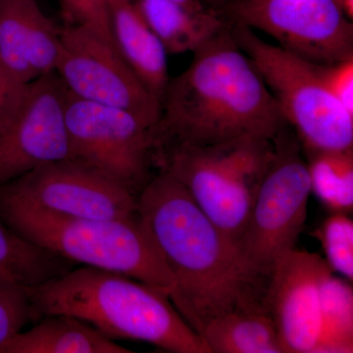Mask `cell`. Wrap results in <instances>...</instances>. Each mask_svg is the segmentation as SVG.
Here are the masks:
<instances>
[{"instance_id": "6da1fadb", "label": "cell", "mask_w": 353, "mask_h": 353, "mask_svg": "<svg viewBox=\"0 0 353 353\" xmlns=\"http://www.w3.org/2000/svg\"><path fill=\"white\" fill-rule=\"evenodd\" d=\"M169 80L154 128L157 148L212 145L234 139H274L287 125L277 102L229 24Z\"/></svg>"}, {"instance_id": "7a4b0ae2", "label": "cell", "mask_w": 353, "mask_h": 353, "mask_svg": "<svg viewBox=\"0 0 353 353\" xmlns=\"http://www.w3.org/2000/svg\"><path fill=\"white\" fill-rule=\"evenodd\" d=\"M138 214L175 279L169 299L199 336L229 311L266 310L243 275L233 241L170 174L158 171L148 181L138 196Z\"/></svg>"}, {"instance_id": "3957f363", "label": "cell", "mask_w": 353, "mask_h": 353, "mask_svg": "<svg viewBox=\"0 0 353 353\" xmlns=\"http://www.w3.org/2000/svg\"><path fill=\"white\" fill-rule=\"evenodd\" d=\"M25 289L39 319L68 315L111 340L145 341L176 353H210L168 294L122 274L85 266Z\"/></svg>"}, {"instance_id": "277c9868", "label": "cell", "mask_w": 353, "mask_h": 353, "mask_svg": "<svg viewBox=\"0 0 353 353\" xmlns=\"http://www.w3.org/2000/svg\"><path fill=\"white\" fill-rule=\"evenodd\" d=\"M0 219L16 234L73 263L103 269L170 296L175 279L139 214L121 219L64 217L0 199Z\"/></svg>"}, {"instance_id": "5b68a950", "label": "cell", "mask_w": 353, "mask_h": 353, "mask_svg": "<svg viewBox=\"0 0 353 353\" xmlns=\"http://www.w3.org/2000/svg\"><path fill=\"white\" fill-rule=\"evenodd\" d=\"M274 148V139L259 138L212 145L164 146L153 152V166L182 183L199 208L236 245Z\"/></svg>"}, {"instance_id": "8992f818", "label": "cell", "mask_w": 353, "mask_h": 353, "mask_svg": "<svg viewBox=\"0 0 353 353\" xmlns=\"http://www.w3.org/2000/svg\"><path fill=\"white\" fill-rule=\"evenodd\" d=\"M236 248L243 275L265 304L277 260L296 248L311 194L307 163L296 132L285 125Z\"/></svg>"}, {"instance_id": "52a82bcc", "label": "cell", "mask_w": 353, "mask_h": 353, "mask_svg": "<svg viewBox=\"0 0 353 353\" xmlns=\"http://www.w3.org/2000/svg\"><path fill=\"white\" fill-rule=\"evenodd\" d=\"M230 27L303 152L353 148V116L330 94L315 63L266 43L248 26L230 21Z\"/></svg>"}, {"instance_id": "ba28073f", "label": "cell", "mask_w": 353, "mask_h": 353, "mask_svg": "<svg viewBox=\"0 0 353 353\" xmlns=\"http://www.w3.org/2000/svg\"><path fill=\"white\" fill-rule=\"evenodd\" d=\"M65 123L71 159L138 196L154 168V125L131 111L83 101L68 92Z\"/></svg>"}, {"instance_id": "9c48e42d", "label": "cell", "mask_w": 353, "mask_h": 353, "mask_svg": "<svg viewBox=\"0 0 353 353\" xmlns=\"http://www.w3.org/2000/svg\"><path fill=\"white\" fill-rule=\"evenodd\" d=\"M218 10L312 63L353 58V27L339 0H233Z\"/></svg>"}, {"instance_id": "30bf717a", "label": "cell", "mask_w": 353, "mask_h": 353, "mask_svg": "<svg viewBox=\"0 0 353 353\" xmlns=\"http://www.w3.org/2000/svg\"><path fill=\"white\" fill-rule=\"evenodd\" d=\"M55 73L74 97L131 111L154 126L159 119L160 102L134 75L116 46L88 28H61Z\"/></svg>"}, {"instance_id": "8fae6325", "label": "cell", "mask_w": 353, "mask_h": 353, "mask_svg": "<svg viewBox=\"0 0 353 353\" xmlns=\"http://www.w3.org/2000/svg\"><path fill=\"white\" fill-rule=\"evenodd\" d=\"M0 199L64 217L121 219L138 214V196L73 159L43 165L6 183Z\"/></svg>"}, {"instance_id": "7c38bea8", "label": "cell", "mask_w": 353, "mask_h": 353, "mask_svg": "<svg viewBox=\"0 0 353 353\" xmlns=\"http://www.w3.org/2000/svg\"><path fill=\"white\" fill-rule=\"evenodd\" d=\"M66 99L55 72L28 85L19 110L0 136V187L38 167L71 159Z\"/></svg>"}, {"instance_id": "4fadbf2b", "label": "cell", "mask_w": 353, "mask_h": 353, "mask_svg": "<svg viewBox=\"0 0 353 353\" xmlns=\"http://www.w3.org/2000/svg\"><path fill=\"white\" fill-rule=\"evenodd\" d=\"M316 253L296 248L276 262L265 307L273 318L285 353H314L321 336L320 281L328 267Z\"/></svg>"}, {"instance_id": "5bb4252c", "label": "cell", "mask_w": 353, "mask_h": 353, "mask_svg": "<svg viewBox=\"0 0 353 353\" xmlns=\"http://www.w3.org/2000/svg\"><path fill=\"white\" fill-rule=\"evenodd\" d=\"M60 50L61 28L38 0H0V60L20 83L55 72Z\"/></svg>"}, {"instance_id": "9a60e30c", "label": "cell", "mask_w": 353, "mask_h": 353, "mask_svg": "<svg viewBox=\"0 0 353 353\" xmlns=\"http://www.w3.org/2000/svg\"><path fill=\"white\" fill-rule=\"evenodd\" d=\"M114 43L139 81L160 102L168 85V53L146 24L134 0H111Z\"/></svg>"}, {"instance_id": "2e32d148", "label": "cell", "mask_w": 353, "mask_h": 353, "mask_svg": "<svg viewBox=\"0 0 353 353\" xmlns=\"http://www.w3.org/2000/svg\"><path fill=\"white\" fill-rule=\"evenodd\" d=\"M139 13L168 54L194 52L229 20L217 9L194 10L173 0H134Z\"/></svg>"}, {"instance_id": "e0dca14e", "label": "cell", "mask_w": 353, "mask_h": 353, "mask_svg": "<svg viewBox=\"0 0 353 353\" xmlns=\"http://www.w3.org/2000/svg\"><path fill=\"white\" fill-rule=\"evenodd\" d=\"M90 324L72 316L46 315L0 347V353H130Z\"/></svg>"}, {"instance_id": "ac0fdd59", "label": "cell", "mask_w": 353, "mask_h": 353, "mask_svg": "<svg viewBox=\"0 0 353 353\" xmlns=\"http://www.w3.org/2000/svg\"><path fill=\"white\" fill-rule=\"evenodd\" d=\"M210 353H285L273 318L263 309H236L206 325L201 334Z\"/></svg>"}, {"instance_id": "d6986e66", "label": "cell", "mask_w": 353, "mask_h": 353, "mask_svg": "<svg viewBox=\"0 0 353 353\" xmlns=\"http://www.w3.org/2000/svg\"><path fill=\"white\" fill-rule=\"evenodd\" d=\"M70 263L25 240L0 219V285L34 287L67 273Z\"/></svg>"}, {"instance_id": "ffe728a7", "label": "cell", "mask_w": 353, "mask_h": 353, "mask_svg": "<svg viewBox=\"0 0 353 353\" xmlns=\"http://www.w3.org/2000/svg\"><path fill=\"white\" fill-rule=\"evenodd\" d=\"M303 153L311 192L333 213L350 214L353 208V148Z\"/></svg>"}, {"instance_id": "44dd1931", "label": "cell", "mask_w": 353, "mask_h": 353, "mask_svg": "<svg viewBox=\"0 0 353 353\" xmlns=\"http://www.w3.org/2000/svg\"><path fill=\"white\" fill-rule=\"evenodd\" d=\"M321 336L314 353L353 352V290L330 267L320 281Z\"/></svg>"}, {"instance_id": "7402d4cb", "label": "cell", "mask_w": 353, "mask_h": 353, "mask_svg": "<svg viewBox=\"0 0 353 353\" xmlns=\"http://www.w3.org/2000/svg\"><path fill=\"white\" fill-rule=\"evenodd\" d=\"M321 241L332 271L352 282L353 279V222L347 214L333 213L315 232Z\"/></svg>"}, {"instance_id": "603a6c76", "label": "cell", "mask_w": 353, "mask_h": 353, "mask_svg": "<svg viewBox=\"0 0 353 353\" xmlns=\"http://www.w3.org/2000/svg\"><path fill=\"white\" fill-rule=\"evenodd\" d=\"M39 320L24 287L0 285V347L26 325Z\"/></svg>"}, {"instance_id": "cb8c5ba5", "label": "cell", "mask_w": 353, "mask_h": 353, "mask_svg": "<svg viewBox=\"0 0 353 353\" xmlns=\"http://www.w3.org/2000/svg\"><path fill=\"white\" fill-rule=\"evenodd\" d=\"M110 2L111 0H58L65 25L88 28L115 46L111 32Z\"/></svg>"}, {"instance_id": "d4e9b609", "label": "cell", "mask_w": 353, "mask_h": 353, "mask_svg": "<svg viewBox=\"0 0 353 353\" xmlns=\"http://www.w3.org/2000/svg\"><path fill=\"white\" fill-rule=\"evenodd\" d=\"M316 70L330 94L353 116V58L334 64H316Z\"/></svg>"}, {"instance_id": "484cf974", "label": "cell", "mask_w": 353, "mask_h": 353, "mask_svg": "<svg viewBox=\"0 0 353 353\" xmlns=\"http://www.w3.org/2000/svg\"><path fill=\"white\" fill-rule=\"evenodd\" d=\"M28 85L20 83L0 60V136L19 110Z\"/></svg>"}, {"instance_id": "4316f807", "label": "cell", "mask_w": 353, "mask_h": 353, "mask_svg": "<svg viewBox=\"0 0 353 353\" xmlns=\"http://www.w3.org/2000/svg\"><path fill=\"white\" fill-rule=\"evenodd\" d=\"M173 1L182 4L188 8L194 9V10H202V9L209 7L202 0H173Z\"/></svg>"}, {"instance_id": "83f0119b", "label": "cell", "mask_w": 353, "mask_h": 353, "mask_svg": "<svg viewBox=\"0 0 353 353\" xmlns=\"http://www.w3.org/2000/svg\"><path fill=\"white\" fill-rule=\"evenodd\" d=\"M339 3L343 9V12L347 18L352 19L353 17V0H339Z\"/></svg>"}, {"instance_id": "f1b7e54d", "label": "cell", "mask_w": 353, "mask_h": 353, "mask_svg": "<svg viewBox=\"0 0 353 353\" xmlns=\"http://www.w3.org/2000/svg\"><path fill=\"white\" fill-rule=\"evenodd\" d=\"M206 6L211 7V8L219 9L225 4L233 1V0H202Z\"/></svg>"}]
</instances>
